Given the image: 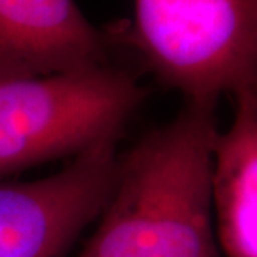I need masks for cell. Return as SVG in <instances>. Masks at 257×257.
Instances as JSON below:
<instances>
[{"instance_id": "277c9868", "label": "cell", "mask_w": 257, "mask_h": 257, "mask_svg": "<svg viewBox=\"0 0 257 257\" xmlns=\"http://www.w3.org/2000/svg\"><path fill=\"white\" fill-rule=\"evenodd\" d=\"M119 159L111 142L74 156L46 179L0 180V257H64L106 206Z\"/></svg>"}, {"instance_id": "5b68a950", "label": "cell", "mask_w": 257, "mask_h": 257, "mask_svg": "<svg viewBox=\"0 0 257 257\" xmlns=\"http://www.w3.org/2000/svg\"><path fill=\"white\" fill-rule=\"evenodd\" d=\"M111 39L74 0H0V82L110 63Z\"/></svg>"}, {"instance_id": "6da1fadb", "label": "cell", "mask_w": 257, "mask_h": 257, "mask_svg": "<svg viewBox=\"0 0 257 257\" xmlns=\"http://www.w3.org/2000/svg\"><path fill=\"white\" fill-rule=\"evenodd\" d=\"M216 104L187 101L126 156L80 257H219L211 227Z\"/></svg>"}, {"instance_id": "3957f363", "label": "cell", "mask_w": 257, "mask_h": 257, "mask_svg": "<svg viewBox=\"0 0 257 257\" xmlns=\"http://www.w3.org/2000/svg\"><path fill=\"white\" fill-rule=\"evenodd\" d=\"M133 2L132 28L114 35L186 101L256 89L257 0Z\"/></svg>"}, {"instance_id": "7a4b0ae2", "label": "cell", "mask_w": 257, "mask_h": 257, "mask_svg": "<svg viewBox=\"0 0 257 257\" xmlns=\"http://www.w3.org/2000/svg\"><path fill=\"white\" fill-rule=\"evenodd\" d=\"M146 96L111 63L0 82V180L119 140Z\"/></svg>"}, {"instance_id": "8992f818", "label": "cell", "mask_w": 257, "mask_h": 257, "mask_svg": "<svg viewBox=\"0 0 257 257\" xmlns=\"http://www.w3.org/2000/svg\"><path fill=\"white\" fill-rule=\"evenodd\" d=\"M236 114L211 146L210 202L227 257H257V94L236 96Z\"/></svg>"}]
</instances>
